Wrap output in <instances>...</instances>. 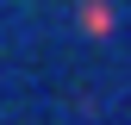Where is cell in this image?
<instances>
[{"label": "cell", "mask_w": 131, "mask_h": 125, "mask_svg": "<svg viewBox=\"0 0 131 125\" xmlns=\"http://www.w3.org/2000/svg\"><path fill=\"white\" fill-rule=\"evenodd\" d=\"M81 31H94V38H100V31H112V13H106V0H88V6H81Z\"/></svg>", "instance_id": "1"}]
</instances>
